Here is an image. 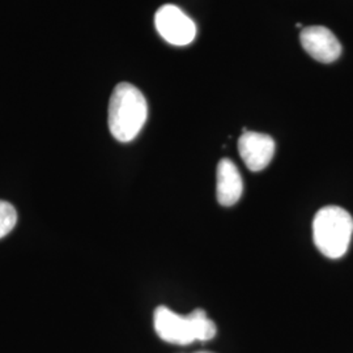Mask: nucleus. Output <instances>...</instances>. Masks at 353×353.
<instances>
[{
  "label": "nucleus",
  "instance_id": "obj_1",
  "mask_svg": "<svg viewBox=\"0 0 353 353\" xmlns=\"http://www.w3.org/2000/svg\"><path fill=\"white\" fill-rule=\"evenodd\" d=\"M148 118V103L139 89L130 83L114 88L109 102V130L114 139L128 143L139 135Z\"/></svg>",
  "mask_w": 353,
  "mask_h": 353
},
{
  "label": "nucleus",
  "instance_id": "obj_2",
  "mask_svg": "<svg viewBox=\"0 0 353 353\" xmlns=\"http://www.w3.org/2000/svg\"><path fill=\"white\" fill-rule=\"evenodd\" d=\"M153 325L160 339L178 345L211 341L217 331L214 321L203 309H195L189 316H179L166 306H159L154 310Z\"/></svg>",
  "mask_w": 353,
  "mask_h": 353
},
{
  "label": "nucleus",
  "instance_id": "obj_3",
  "mask_svg": "<svg viewBox=\"0 0 353 353\" xmlns=\"http://www.w3.org/2000/svg\"><path fill=\"white\" fill-rule=\"evenodd\" d=\"M353 217L338 205H327L316 212L313 220V239L316 249L330 259H339L350 248Z\"/></svg>",
  "mask_w": 353,
  "mask_h": 353
},
{
  "label": "nucleus",
  "instance_id": "obj_4",
  "mask_svg": "<svg viewBox=\"0 0 353 353\" xmlns=\"http://www.w3.org/2000/svg\"><path fill=\"white\" fill-rule=\"evenodd\" d=\"M154 26L166 42L186 46L196 36V26L186 13L173 4H165L154 14Z\"/></svg>",
  "mask_w": 353,
  "mask_h": 353
},
{
  "label": "nucleus",
  "instance_id": "obj_5",
  "mask_svg": "<svg viewBox=\"0 0 353 353\" xmlns=\"http://www.w3.org/2000/svg\"><path fill=\"white\" fill-rule=\"evenodd\" d=\"M303 50L321 63H332L341 55V45L335 34L325 26H307L300 33Z\"/></svg>",
  "mask_w": 353,
  "mask_h": 353
},
{
  "label": "nucleus",
  "instance_id": "obj_6",
  "mask_svg": "<svg viewBox=\"0 0 353 353\" xmlns=\"http://www.w3.org/2000/svg\"><path fill=\"white\" fill-rule=\"evenodd\" d=\"M239 152L243 163L252 172H261L274 159L275 140L267 134L243 130L239 140Z\"/></svg>",
  "mask_w": 353,
  "mask_h": 353
},
{
  "label": "nucleus",
  "instance_id": "obj_7",
  "mask_svg": "<svg viewBox=\"0 0 353 353\" xmlns=\"http://www.w3.org/2000/svg\"><path fill=\"white\" fill-rule=\"evenodd\" d=\"M243 192V181L236 164L223 159L216 170V198L224 207H232L240 201Z\"/></svg>",
  "mask_w": 353,
  "mask_h": 353
},
{
  "label": "nucleus",
  "instance_id": "obj_8",
  "mask_svg": "<svg viewBox=\"0 0 353 353\" xmlns=\"http://www.w3.org/2000/svg\"><path fill=\"white\" fill-rule=\"evenodd\" d=\"M17 212L11 203L0 201V239L8 236L16 227Z\"/></svg>",
  "mask_w": 353,
  "mask_h": 353
}]
</instances>
